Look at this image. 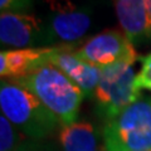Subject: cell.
Masks as SVG:
<instances>
[{"instance_id": "6da1fadb", "label": "cell", "mask_w": 151, "mask_h": 151, "mask_svg": "<svg viewBox=\"0 0 151 151\" xmlns=\"http://www.w3.org/2000/svg\"><path fill=\"white\" fill-rule=\"evenodd\" d=\"M14 83L34 94L63 126L77 122L84 94L53 64H45L25 77L14 79Z\"/></svg>"}, {"instance_id": "7a4b0ae2", "label": "cell", "mask_w": 151, "mask_h": 151, "mask_svg": "<svg viewBox=\"0 0 151 151\" xmlns=\"http://www.w3.org/2000/svg\"><path fill=\"white\" fill-rule=\"evenodd\" d=\"M0 107L3 115L30 139H44L60 124L34 94L17 83L1 82Z\"/></svg>"}, {"instance_id": "3957f363", "label": "cell", "mask_w": 151, "mask_h": 151, "mask_svg": "<svg viewBox=\"0 0 151 151\" xmlns=\"http://www.w3.org/2000/svg\"><path fill=\"white\" fill-rule=\"evenodd\" d=\"M106 151L151 150V97L141 96L103 129Z\"/></svg>"}, {"instance_id": "277c9868", "label": "cell", "mask_w": 151, "mask_h": 151, "mask_svg": "<svg viewBox=\"0 0 151 151\" xmlns=\"http://www.w3.org/2000/svg\"><path fill=\"white\" fill-rule=\"evenodd\" d=\"M131 62H117L101 67L100 83L94 92L97 110L110 121L141 96Z\"/></svg>"}, {"instance_id": "5b68a950", "label": "cell", "mask_w": 151, "mask_h": 151, "mask_svg": "<svg viewBox=\"0 0 151 151\" xmlns=\"http://www.w3.org/2000/svg\"><path fill=\"white\" fill-rule=\"evenodd\" d=\"M74 52L79 58L97 67H106L117 62L135 63L137 59V54L129 38L113 29L89 38Z\"/></svg>"}, {"instance_id": "8992f818", "label": "cell", "mask_w": 151, "mask_h": 151, "mask_svg": "<svg viewBox=\"0 0 151 151\" xmlns=\"http://www.w3.org/2000/svg\"><path fill=\"white\" fill-rule=\"evenodd\" d=\"M50 10V30L63 42L82 38L91 27V14L76 0H45Z\"/></svg>"}, {"instance_id": "52a82bcc", "label": "cell", "mask_w": 151, "mask_h": 151, "mask_svg": "<svg viewBox=\"0 0 151 151\" xmlns=\"http://www.w3.org/2000/svg\"><path fill=\"white\" fill-rule=\"evenodd\" d=\"M49 63L62 70L83 92L84 97H94V92L101 78V67L79 58L76 52L70 50V47H57Z\"/></svg>"}, {"instance_id": "ba28073f", "label": "cell", "mask_w": 151, "mask_h": 151, "mask_svg": "<svg viewBox=\"0 0 151 151\" xmlns=\"http://www.w3.org/2000/svg\"><path fill=\"white\" fill-rule=\"evenodd\" d=\"M43 39L42 24L35 17L23 13H1L0 42L3 45L24 49Z\"/></svg>"}, {"instance_id": "9c48e42d", "label": "cell", "mask_w": 151, "mask_h": 151, "mask_svg": "<svg viewBox=\"0 0 151 151\" xmlns=\"http://www.w3.org/2000/svg\"><path fill=\"white\" fill-rule=\"evenodd\" d=\"M57 47H35L15 50H3L0 53V76L19 79L33 73L38 68L49 64L50 57Z\"/></svg>"}, {"instance_id": "30bf717a", "label": "cell", "mask_w": 151, "mask_h": 151, "mask_svg": "<svg viewBox=\"0 0 151 151\" xmlns=\"http://www.w3.org/2000/svg\"><path fill=\"white\" fill-rule=\"evenodd\" d=\"M115 9L124 34L131 43L151 37V14L146 0H115Z\"/></svg>"}, {"instance_id": "8fae6325", "label": "cell", "mask_w": 151, "mask_h": 151, "mask_svg": "<svg viewBox=\"0 0 151 151\" xmlns=\"http://www.w3.org/2000/svg\"><path fill=\"white\" fill-rule=\"evenodd\" d=\"M62 151H98L97 135L89 122L63 126L59 134Z\"/></svg>"}, {"instance_id": "7c38bea8", "label": "cell", "mask_w": 151, "mask_h": 151, "mask_svg": "<svg viewBox=\"0 0 151 151\" xmlns=\"http://www.w3.org/2000/svg\"><path fill=\"white\" fill-rule=\"evenodd\" d=\"M24 136L4 115L0 116V151H18L22 149Z\"/></svg>"}, {"instance_id": "4fadbf2b", "label": "cell", "mask_w": 151, "mask_h": 151, "mask_svg": "<svg viewBox=\"0 0 151 151\" xmlns=\"http://www.w3.org/2000/svg\"><path fill=\"white\" fill-rule=\"evenodd\" d=\"M136 87L139 91H151V53L141 58V69L136 74Z\"/></svg>"}, {"instance_id": "5bb4252c", "label": "cell", "mask_w": 151, "mask_h": 151, "mask_svg": "<svg viewBox=\"0 0 151 151\" xmlns=\"http://www.w3.org/2000/svg\"><path fill=\"white\" fill-rule=\"evenodd\" d=\"M32 6V0H0L1 13H22Z\"/></svg>"}, {"instance_id": "9a60e30c", "label": "cell", "mask_w": 151, "mask_h": 151, "mask_svg": "<svg viewBox=\"0 0 151 151\" xmlns=\"http://www.w3.org/2000/svg\"><path fill=\"white\" fill-rule=\"evenodd\" d=\"M146 3H147L149 9H150V14H151V0H146Z\"/></svg>"}, {"instance_id": "2e32d148", "label": "cell", "mask_w": 151, "mask_h": 151, "mask_svg": "<svg viewBox=\"0 0 151 151\" xmlns=\"http://www.w3.org/2000/svg\"><path fill=\"white\" fill-rule=\"evenodd\" d=\"M18 151H28V150H25V149H24V147H22V149H19V150H18Z\"/></svg>"}, {"instance_id": "e0dca14e", "label": "cell", "mask_w": 151, "mask_h": 151, "mask_svg": "<svg viewBox=\"0 0 151 151\" xmlns=\"http://www.w3.org/2000/svg\"><path fill=\"white\" fill-rule=\"evenodd\" d=\"M141 151H151V150H141Z\"/></svg>"}]
</instances>
